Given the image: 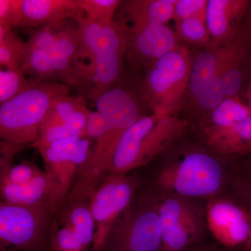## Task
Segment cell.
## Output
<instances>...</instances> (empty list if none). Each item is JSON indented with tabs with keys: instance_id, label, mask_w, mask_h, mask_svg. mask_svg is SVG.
Segmentation results:
<instances>
[{
	"instance_id": "obj_1",
	"label": "cell",
	"mask_w": 251,
	"mask_h": 251,
	"mask_svg": "<svg viewBox=\"0 0 251 251\" xmlns=\"http://www.w3.org/2000/svg\"><path fill=\"white\" fill-rule=\"evenodd\" d=\"M97 111L106 122L107 130L96 140L85 164L71 188V197L92 198L99 184L110 175L117 145L126 130L140 118L134 96L121 87H112L95 102Z\"/></svg>"
},
{
	"instance_id": "obj_2",
	"label": "cell",
	"mask_w": 251,
	"mask_h": 251,
	"mask_svg": "<svg viewBox=\"0 0 251 251\" xmlns=\"http://www.w3.org/2000/svg\"><path fill=\"white\" fill-rule=\"evenodd\" d=\"M189 123L176 115L153 113L140 117L117 145L110 174L127 175L146 166L187 133Z\"/></svg>"
},
{
	"instance_id": "obj_3",
	"label": "cell",
	"mask_w": 251,
	"mask_h": 251,
	"mask_svg": "<svg viewBox=\"0 0 251 251\" xmlns=\"http://www.w3.org/2000/svg\"><path fill=\"white\" fill-rule=\"evenodd\" d=\"M69 92V86L61 82L31 80L25 90L0 105L1 142L23 148L31 147L38 139L50 109Z\"/></svg>"
},
{
	"instance_id": "obj_4",
	"label": "cell",
	"mask_w": 251,
	"mask_h": 251,
	"mask_svg": "<svg viewBox=\"0 0 251 251\" xmlns=\"http://www.w3.org/2000/svg\"><path fill=\"white\" fill-rule=\"evenodd\" d=\"M193 54L181 45L145 71L141 85L144 102L153 113L176 115L187 99Z\"/></svg>"
},
{
	"instance_id": "obj_5",
	"label": "cell",
	"mask_w": 251,
	"mask_h": 251,
	"mask_svg": "<svg viewBox=\"0 0 251 251\" xmlns=\"http://www.w3.org/2000/svg\"><path fill=\"white\" fill-rule=\"evenodd\" d=\"M224 171L214 155L201 149L181 153L168 161L158 173L162 191L181 198H210L219 192Z\"/></svg>"
},
{
	"instance_id": "obj_6",
	"label": "cell",
	"mask_w": 251,
	"mask_h": 251,
	"mask_svg": "<svg viewBox=\"0 0 251 251\" xmlns=\"http://www.w3.org/2000/svg\"><path fill=\"white\" fill-rule=\"evenodd\" d=\"M64 201L30 206L1 201L0 247L14 251H45L51 226Z\"/></svg>"
},
{
	"instance_id": "obj_7",
	"label": "cell",
	"mask_w": 251,
	"mask_h": 251,
	"mask_svg": "<svg viewBox=\"0 0 251 251\" xmlns=\"http://www.w3.org/2000/svg\"><path fill=\"white\" fill-rule=\"evenodd\" d=\"M199 129L213 152L222 156L251 155V112L239 97L224 99L202 115Z\"/></svg>"
},
{
	"instance_id": "obj_8",
	"label": "cell",
	"mask_w": 251,
	"mask_h": 251,
	"mask_svg": "<svg viewBox=\"0 0 251 251\" xmlns=\"http://www.w3.org/2000/svg\"><path fill=\"white\" fill-rule=\"evenodd\" d=\"M99 251H163L155 204L130 206L113 225Z\"/></svg>"
},
{
	"instance_id": "obj_9",
	"label": "cell",
	"mask_w": 251,
	"mask_h": 251,
	"mask_svg": "<svg viewBox=\"0 0 251 251\" xmlns=\"http://www.w3.org/2000/svg\"><path fill=\"white\" fill-rule=\"evenodd\" d=\"M139 186L136 178L127 175H108L92 195L90 209L94 223L92 251H99L113 225L130 207Z\"/></svg>"
},
{
	"instance_id": "obj_10",
	"label": "cell",
	"mask_w": 251,
	"mask_h": 251,
	"mask_svg": "<svg viewBox=\"0 0 251 251\" xmlns=\"http://www.w3.org/2000/svg\"><path fill=\"white\" fill-rule=\"evenodd\" d=\"M161 226L163 251H186L201 232L199 214L184 198L171 196L155 203Z\"/></svg>"
},
{
	"instance_id": "obj_11",
	"label": "cell",
	"mask_w": 251,
	"mask_h": 251,
	"mask_svg": "<svg viewBox=\"0 0 251 251\" xmlns=\"http://www.w3.org/2000/svg\"><path fill=\"white\" fill-rule=\"evenodd\" d=\"M188 95L202 116L224 100L216 48L203 49L193 55Z\"/></svg>"
},
{
	"instance_id": "obj_12",
	"label": "cell",
	"mask_w": 251,
	"mask_h": 251,
	"mask_svg": "<svg viewBox=\"0 0 251 251\" xmlns=\"http://www.w3.org/2000/svg\"><path fill=\"white\" fill-rule=\"evenodd\" d=\"M206 219L211 233L226 248L244 247L251 240V214L239 202L213 200Z\"/></svg>"
},
{
	"instance_id": "obj_13",
	"label": "cell",
	"mask_w": 251,
	"mask_h": 251,
	"mask_svg": "<svg viewBox=\"0 0 251 251\" xmlns=\"http://www.w3.org/2000/svg\"><path fill=\"white\" fill-rule=\"evenodd\" d=\"M126 36V59L137 71H146L153 62L181 45L176 31L166 24L149 26Z\"/></svg>"
},
{
	"instance_id": "obj_14",
	"label": "cell",
	"mask_w": 251,
	"mask_h": 251,
	"mask_svg": "<svg viewBox=\"0 0 251 251\" xmlns=\"http://www.w3.org/2000/svg\"><path fill=\"white\" fill-rule=\"evenodd\" d=\"M80 137L61 140L39 151L44 158L47 171L58 180L64 189L70 191L74 179L85 164L90 148L80 142Z\"/></svg>"
},
{
	"instance_id": "obj_15",
	"label": "cell",
	"mask_w": 251,
	"mask_h": 251,
	"mask_svg": "<svg viewBox=\"0 0 251 251\" xmlns=\"http://www.w3.org/2000/svg\"><path fill=\"white\" fill-rule=\"evenodd\" d=\"M126 52L105 50L77 75L75 87L93 101L114 87L121 74Z\"/></svg>"
},
{
	"instance_id": "obj_16",
	"label": "cell",
	"mask_w": 251,
	"mask_h": 251,
	"mask_svg": "<svg viewBox=\"0 0 251 251\" xmlns=\"http://www.w3.org/2000/svg\"><path fill=\"white\" fill-rule=\"evenodd\" d=\"M176 0L122 1L114 21L125 34L173 20Z\"/></svg>"
},
{
	"instance_id": "obj_17",
	"label": "cell",
	"mask_w": 251,
	"mask_h": 251,
	"mask_svg": "<svg viewBox=\"0 0 251 251\" xmlns=\"http://www.w3.org/2000/svg\"><path fill=\"white\" fill-rule=\"evenodd\" d=\"M1 201L21 206H37L66 201L69 191L64 189L50 172L43 171L27 184L1 183Z\"/></svg>"
},
{
	"instance_id": "obj_18",
	"label": "cell",
	"mask_w": 251,
	"mask_h": 251,
	"mask_svg": "<svg viewBox=\"0 0 251 251\" xmlns=\"http://www.w3.org/2000/svg\"><path fill=\"white\" fill-rule=\"evenodd\" d=\"M250 4L247 0H208L206 23L211 37L209 48L219 47L237 34Z\"/></svg>"
},
{
	"instance_id": "obj_19",
	"label": "cell",
	"mask_w": 251,
	"mask_h": 251,
	"mask_svg": "<svg viewBox=\"0 0 251 251\" xmlns=\"http://www.w3.org/2000/svg\"><path fill=\"white\" fill-rule=\"evenodd\" d=\"M22 27H37L64 20L76 21L85 13L78 0H21Z\"/></svg>"
},
{
	"instance_id": "obj_20",
	"label": "cell",
	"mask_w": 251,
	"mask_h": 251,
	"mask_svg": "<svg viewBox=\"0 0 251 251\" xmlns=\"http://www.w3.org/2000/svg\"><path fill=\"white\" fill-rule=\"evenodd\" d=\"M80 45V32L77 23L75 25H68L66 20L57 33L49 56L58 79L69 85L74 77Z\"/></svg>"
},
{
	"instance_id": "obj_21",
	"label": "cell",
	"mask_w": 251,
	"mask_h": 251,
	"mask_svg": "<svg viewBox=\"0 0 251 251\" xmlns=\"http://www.w3.org/2000/svg\"><path fill=\"white\" fill-rule=\"evenodd\" d=\"M45 251H92L75 228L57 214L51 226Z\"/></svg>"
},
{
	"instance_id": "obj_22",
	"label": "cell",
	"mask_w": 251,
	"mask_h": 251,
	"mask_svg": "<svg viewBox=\"0 0 251 251\" xmlns=\"http://www.w3.org/2000/svg\"><path fill=\"white\" fill-rule=\"evenodd\" d=\"M30 80L54 81L58 79L52 65L49 52L40 50L29 49L21 68Z\"/></svg>"
},
{
	"instance_id": "obj_23",
	"label": "cell",
	"mask_w": 251,
	"mask_h": 251,
	"mask_svg": "<svg viewBox=\"0 0 251 251\" xmlns=\"http://www.w3.org/2000/svg\"><path fill=\"white\" fill-rule=\"evenodd\" d=\"M27 51V43L14 30L0 41V64L5 69H21Z\"/></svg>"
},
{
	"instance_id": "obj_24",
	"label": "cell",
	"mask_w": 251,
	"mask_h": 251,
	"mask_svg": "<svg viewBox=\"0 0 251 251\" xmlns=\"http://www.w3.org/2000/svg\"><path fill=\"white\" fill-rule=\"evenodd\" d=\"M176 34L180 40L191 45L206 49L210 46L211 37L206 21L190 18L176 23Z\"/></svg>"
},
{
	"instance_id": "obj_25",
	"label": "cell",
	"mask_w": 251,
	"mask_h": 251,
	"mask_svg": "<svg viewBox=\"0 0 251 251\" xmlns=\"http://www.w3.org/2000/svg\"><path fill=\"white\" fill-rule=\"evenodd\" d=\"M84 104L85 103L81 97L74 98L66 96L57 99L46 115L40 130L54 126L64 125L68 119Z\"/></svg>"
},
{
	"instance_id": "obj_26",
	"label": "cell",
	"mask_w": 251,
	"mask_h": 251,
	"mask_svg": "<svg viewBox=\"0 0 251 251\" xmlns=\"http://www.w3.org/2000/svg\"><path fill=\"white\" fill-rule=\"evenodd\" d=\"M85 18L91 21L108 23L114 21L122 1L120 0H78Z\"/></svg>"
},
{
	"instance_id": "obj_27",
	"label": "cell",
	"mask_w": 251,
	"mask_h": 251,
	"mask_svg": "<svg viewBox=\"0 0 251 251\" xmlns=\"http://www.w3.org/2000/svg\"><path fill=\"white\" fill-rule=\"evenodd\" d=\"M21 69L0 71V103L2 104L21 93L30 84Z\"/></svg>"
},
{
	"instance_id": "obj_28",
	"label": "cell",
	"mask_w": 251,
	"mask_h": 251,
	"mask_svg": "<svg viewBox=\"0 0 251 251\" xmlns=\"http://www.w3.org/2000/svg\"><path fill=\"white\" fill-rule=\"evenodd\" d=\"M42 172L35 165L24 162L1 171V183L22 186L30 182Z\"/></svg>"
},
{
	"instance_id": "obj_29",
	"label": "cell",
	"mask_w": 251,
	"mask_h": 251,
	"mask_svg": "<svg viewBox=\"0 0 251 251\" xmlns=\"http://www.w3.org/2000/svg\"><path fill=\"white\" fill-rule=\"evenodd\" d=\"M64 21L46 25L34 31L29 36V40L27 42V47L29 49L40 50L49 52Z\"/></svg>"
},
{
	"instance_id": "obj_30",
	"label": "cell",
	"mask_w": 251,
	"mask_h": 251,
	"mask_svg": "<svg viewBox=\"0 0 251 251\" xmlns=\"http://www.w3.org/2000/svg\"><path fill=\"white\" fill-rule=\"evenodd\" d=\"M208 0H176L174 17L176 22L190 18H198L206 21Z\"/></svg>"
},
{
	"instance_id": "obj_31",
	"label": "cell",
	"mask_w": 251,
	"mask_h": 251,
	"mask_svg": "<svg viewBox=\"0 0 251 251\" xmlns=\"http://www.w3.org/2000/svg\"><path fill=\"white\" fill-rule=\"evenodd\" d=\"M248 161L241 167L234 179V186L239 198L240 204L251 214V155Z\"/></svg>"
},
{
	"instance_id": "obj_32",
	"label": "cell",
	"mask_w": 251,
	"mask_h": 251,
	"mask_svg": "<svg viewBox=\"0 0 251 251\" xmlns=\"http://www.w3.org/2000/svg\"><path fill=\"white\" fill-rule=\"evenodd\" d=\"M0 25L12 29L22 27L21 0H0Z\"/></svg>"
},
{
	"instance_id": "obj_33",
	"label": "cell",
	"mask_w": 251,
	"mask_h": 251,
	"mask_svg": "<svg viewBox=\"0 0 251 251\" xmlns=\"http://www.w3.org/2000/svg\"><path fill=\"white\" fill-rule=\"evenodd\" d=\"M107 125L103 116L98 111L91 112L87 122V136L97 140L105 133Z\"/></svg>"
},
{
	"instance_id": "obj_34",
	"label": "cell",
	"mask_w": 251,
	"mask_h": 251,
	"mask_svg": "<svg viewBox=\"0 0 251 251\" xmlns=\"http://www.w3.org/2000/svg\"><path fill=\"white\" fill-rule=\"evenodd\" d=\"M236 249H238V248H235V249H228L227 251H224L221 250V249H218V248L215 247H204L199 248V249H193V250H189V249H188V250L186 251H232Z\"/></svg>"
},
{
	"instance_id": "obj_35",
	"label": "cell",
	"mask_w": 251,
	"mask_h": 251,
	"mask_svg": "<svg viewBox=\"0 0 251 251\" xmlns=\"http://www.w3.org/2000/svg\"><path fill=\"white\" fill-rule=\"evenodd\" d=\"M248 99H249V104H248V107H249V110L251 112V91H248L247 92Z\"/></svg>"
},
{
	"instance_id": "obj_36",
	"label": "cell",
	"mask_w": 251,
	"mask_h": 251,
	"mask_svg": "<svg viewBox=\"0 0 251 251\" xmlns=\"http://www.w3.org/2000/svg\"><path fill=\"white\" fill-rule=\"evenodd\" d=\"M244 251H251V240L244 247Z\"/></svg>"
},
{
	"instance_id": "obj_37",
	"label": "cell",
	"mask_w": 251,
	"mask_h": 251,
	"mask_svg": "<svg viewBox=\"0 0 251 251\" xmlns=\"http://www.w3.org/2000/svg\"><path fill=\"white\" fill-rule=\"evenodd\" d=\"M0 251H14L8 250V249H4V248L0 247Z\"/></svg>"
},
{
	"instance_id": "obj_38",
	"label": "cell",
	"mask_w": 251,
	"mask_h": 251,
	"mask_svg": "<svg viewBox=\"0 0 251 251\" xmlns=\"http://www.w3.org/2000/svg\"><path fill=\"white\" fill-rule=\"evenodd\" d=\"M250 27H251V25H250Z\"/></svg>"
}]
</instances>
